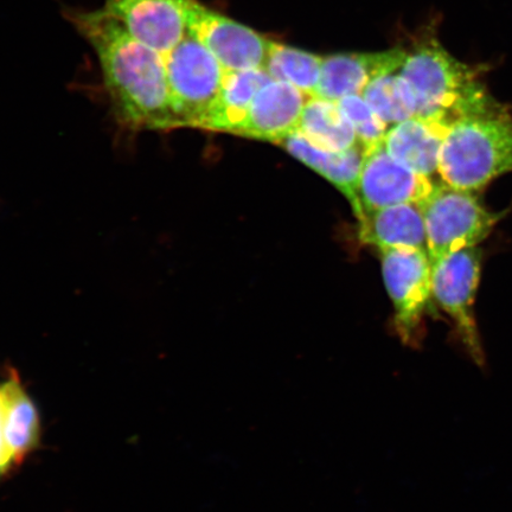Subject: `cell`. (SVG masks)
I'll return each instance as SVG.
<instances>
[{"label":"cell","instance_id":"9","mask_svg":"<svg viewBox=\"0 0 512 512\" xmlns=\"http://www.w3.org/2000/svg\"><path fill=\"white\" fill-rule=\"evenodd\" d=\"M433 188L430 178L398 162L381 143L367 152L358 185V200L363 214L364 211L396 204L420 203L431 194Z\"/></svg>","mask_w":512,"mask_h":512},{"label":"cell","instance_id":"16","mask_svg":"<svg viewBox=\"0 0 512 512\" xmlns=\"http://www.w3.org/2000/svg\"><path fill=\"white\" fill-rule=\"evenodd\" d=\"M272 80L265 69L226 72L219 99L201 128L238 134L245 124L256 94Z\"/></svg>","mask_w":512,"mask_h":512},{"label":"cell","instance_id":"11","mask_svg":"<svg viewBox=\"0 0 512 512\" xmlns=\"http://www.w3.org/2000/svg\"><path fill=\"white\" fill-rule=\"evenodd\" d=\"M310 96L291 83L272 80L256 94L239 136L279 144L298 131Z\"/></svg>","mask_w":512,"mask_h":512},{"label":"cell","instance_id":"15","mask_svg":"<svg viewBox=\"0 0 512 512\" xmlns=\"http://www.w3.org/2000/svg\"><path fill=\"white\" fill-rule=\"evenodd\" d=\"M360 238L364 243L387 248H419L427 251L424 215L420 203H403L360 217ZM428 252V251H427Z\"/></svg>","mask_w":512,"mask_h":512},{"label":"cell","instance_id":"2","mask_svg":"<svg viewBox=\"0 0 512 512\" xmlns=\"http://www.w3.org/2000/svg\"><path fill=\"white\" fill-rule=\"evenodd\" d=\"M400 74L414 96L415 117L451 126L460 119L503 112L477 70L430 38L407 51Z\"/></svg>","mask_w":512,"mask_h":512},{"label":"cell","instance_id":"5","mask_svg":"<svg viewBox=\"0 0 512 512\" xmlns=\"http://www.w3.org/2000/svg\"><path fill=\"white\" fill-rule=\"evenodd\" d=\"M164 59L177 127L201 128L219 99L226 70L188 32Z\"/></svg>","mask_w":512,"mask_h":512},{"label":"cell","instance_id":"8","mask_svg":"<svg viewBox=\"0 0 512 512\" xmlns=\"http://www.w3.org/2000/svg\"><path fill=\"white\" fill-rule=\"evenodd\" d=\"M187 31L222 64L226 72L265 69L271 41L197 0H185Z\"/></svg>","mask_w":512,"mask_h":512},{"label":"cell","instance_id":"1","mask_svg":"<svg viewBox=\"0 0 512 512\" xmlns=\"http://www.w3.org/2000/svg\"><path fill=\"white\" fill-rule=\"evenodd\" d=\"M98 57L115 115L132 130L177 127L164 54L134 37L104 9L67 11Z\"/></svg>","mask_w":512,"mask_h":512},{"label":"cell","instance_id":"7","mask_svg":"<svg viewBox=\"0 0 512 512\" xmlns=\"http://www.w3.org/2000/svg\"><path fill=\"white\" fill-rule=\"evenodd\" d=\"M384 283L395 309L401 341L418 348L424 337V316L432 296V262L425 249H381Z\"/></svg>","mask_w":512,"mask_h":512},{"label":"cell","instance_id":"14","mask_svg":"<svg viewBox=\"0 0 512 512\" xmlns=\"http://www.w3.org/2000/svg\"><path fill=\"white\" fill-rule=\"evenodd\" d=\"M448 128L438 121L414 117L390 127L383 144L398 162L430 178L439 172L441 147Z\"/></svg>","mask_w":512,"mask_h":512},{"label":"cell","instance_id":"21","mask_svg":"<svg viewBox=\"0 0 512 512\" xmlns=\"http://www.w3.org/2000/svg\"><path fill=\"white\" fill-rule=\"evenodd\" d=\"M337 104L354 126L358 142L367 147V150L384 142L389 127L362 95L345 96Z\"/></svg>","mask_w":512,"mask_h":512},{"label":"cell","instance_id":"4","mask_svg":"<svg viewBox=\"0 0 512 512\" xmlns=\"http://www.w3.org/2000/svg\"><path fill=\"white\" fill-rule=\"evenodd\" d=\"M420 206L432 266L448 254L477 246L503 216L484 208L472 191L447 183L434 185Z\"/></svg>","mask_w":512,"mask_h":512},{"label":"cell","instance_id":"6","mask_svg":"<svg viewBox=\"0 0 512 512\" xmlns=\"http://www.w3.org/2000/svg\"><path fill=\"white\" fill-rule=\"evenodd\" d=\"M482 251L477 246L444 256L432 266V297L452 319L458 341L476 366H485V352L475 317Z\"/></svg>","mask_w":512,"mask_h":512},{"label":"cell","instance_id":"12","mask_svg":"<svg viewBox=\"0 0 512 512\" xmlns=\"http://www.w3.org/2000/svg\"><path fill=\"white\" fill-rule=\"evenodd\" d=\"M407 50L394 49L376 54H341L323 59L315 96L339 101L345 96L362 95L368 83L383 74L398 72Z\"/></svg>","mask_w":512,"mask_h":512},{"label":"cell","instance_id":"19","mask_svg":"<svg viewBox=\"0 0 512 512\" xmlns=\"http://www.w3.org/2000/svg\"><path fill=\"white\" fill-rule=\"evenodd\" d=\"M323 57L272 42L265 70L275 81L291 83L309 96H315L322 72Z\"/></svg>","mask_w":512,"mask_h":512},{"label":"cell","instance_id":"17","mask_svg":"<svg viewBox=\"0 0 512 512\" xmlns=\"http://www.w3.org/2000/svg\"><path fill=\"white\" fill-rule=\"evenodd\" d=\"M4 433L12 463L19 465L40 444V415L15 371L0 387Z\"/></svg>","mask_w":512,"mask_h":512},{"label":"cell","instance_id":"20","mask_svg":"<svg viewBox=\"0 0 512 512\" xmlns=\"http://www.w3.org/2000/svg\"><path fill=\"white\" fill-rule=\"evenodd\" d=\"M362 96L389 128L415 117L414 96L400 70L376 76Z\"/></svg>","mask_w":512,"mask_h":512},{"label":"cell","instance_id":"10","mask_svg":"<svg viewBox=\"0 0 512 512\" xmlns=\"http://www.w3.org/2000/svg\"><path fill=\"white\" fill-rule=\"evenodd\" d=\"M104 10L139 41L164 55L188 32L185 0H105Z\"/></svg>","mask_w":512,"mask_h":512},{"label":"cell","instance_id":"22","mask_svg":"<svg viewBox=\"0 0 512 512\" xmlns=\"http://www.w3.org/2000/svg\"><path fill=\"white\" fill-rule=\"evenodd\" d=\"M12 466L15 465L12 463L8 446H6L4 433V408L2 398H0V479L8 475Z\"/></svg>","mask_w":512,"mask_h":512},{"label":"cell","instance_id":"3","mask_svg":"<svg viewBox=\"0 0 512 512\" xmlns=\"http://www.w3.org/2000/svg\"><path fill=\"white\" fill-rule=\"evenodd\" d=\"M512 172V119L475 115L453 123L441 147L439 174L451 187L475 191Z\"/></svg>","mask_w":512,"mask_h":512},{"label":"cell","instance_id":"18","mask_svg":"<svg viewBox=\"0 0 512 512\" xmlns=\"http://www.w3.org/2000/svg\"><path fill=\"white\" fill-rule=\"evenodd\" d=\"M312 145L326 151H344L358 143L355 128L339 108L337 101L310 96L298 127Z\"/></svg>","mask_w":512,"mask_h":512},{"label":"cell","instance_id":"13","mask_svg":"<svg viewBox=\"0 0 512 512\" xmlns=\"http://www.w3.org/2000/svg\"><path fill=\"white\" fill-rule=\"evenodd\" d=\"M279 145L283 146L294 158L310 166L311 169L334 184L350 201L357 219L361 216L358 185H360L361 172L368 152L367 147L358 143L348 150L326 151L312 145L298 131L285 138Z\"/></svg>","mask_w":512,"mask_h":512}]
</instances>
